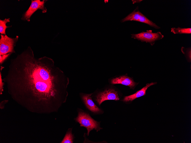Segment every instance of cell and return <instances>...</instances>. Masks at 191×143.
I'll return each mask as SVG.
<instances>
[{
	"mask_svg": "<svg viewBox=\"0 0 191 143\" xmlns=\"http://www.w3.org/2000/svg\"><path fill=\"white\" fill-rule=\"evenodd\" d=\"M11 54L9 53L6 54L0 55V64H2L4 61Z\"/></svg>",
	"mask_w": 191,
	"mask_h": 143,
	"instance_id": "16",
	"label": "cell"
},
{
	"mask_svg": "<svg viewBox=\"0 0 191 143\" xmlns=\"http://www.w3.org/2000/svg\"><path fill=\"white\" fill-rule=\"evenodd\" d=\"M31 4L27 10L23 14L21 18L22 20L28 22L30 21V18L33 14L38 9H41L43 13H46L47 9L45 7L46 1L44 0H32Z\"/></svg>",
	"mask_w": 191,
	"mask_h": 143,
	"instance_id": "6",
	"label": "cell"
},
{
	"mask_svg": "<svg viewBox=\"0 0 191 143\" xmlns=\"http://www.w3.org/2000/svg\"><path fill=\"white\" fill-rule=\"evenodd\" d=\"M92 94H84L82 98L87 108L92 112L95 113H99L102 112L101 110L99 108L93 101L91 97Z\"/></svg>",
	"mask_w": 191,
	"mask_h": 143,
	"instance_id": "8",
	"label": "cell"
},
{
	"mask_svg": "<svg viewBox=\"0 0 191 143\" xmlns=\"http://www.w3.org/2000/svg\"><path fill=\"white\" fill-rule=\"evenodd\" d=\"M111 83L121 84L128 86L132 89H134L136 84L132 78L126 76H121L112 79L111 80Z\"/></svg>",
	"mask_w": 191,
	"mask_h": 143,
	"instance_id": "9",
	"label": "cell"
},
{
	"mask_svg": "<svg viewBox=\"0 0 191 143\" xmlns=\"http://www.w3.org/2000/svg\"><path fill=\"white\" fill-rule=\"evenodd\" d=\"M132 1L133 2V3H136V2H139L141 1H141V0H137V1H136V0H134V1L132 0Z\"/></svg>",
	"mask_w": 191,
	"mask_h": 143,
	"instance_id": "17",
	"label": "cell"
},
{
	"mask_svg": "<svg viewBox=\"0 0 191 143\" xmlns=\"http://www.w3.org/2000/svg\"><path fill=\"white\" fill-rule=\"evenodd\" d=\"M18 36L12 38L6 35H1L0 39V55L15 53L14 47L18 40Z\"/></svg>",
	"mask_w": 191,
	"mask_h": 143,
	"instance_id": "3",
	"label": "cell"
},
{
	"mask_svg": "<svg viewBox=\"0 0 191 143\" xmlns=\"http://www.w3.org/2000/svg\"><path fill=\"white\" fill-rule=\"evenodd\" d=\"M3 80L12 99L33 113L59 107L68 94L65 74L52 59L35 57L29 46L11 60Z\"/></svg>",
	"mask_w": 191,
	"mask_h": 143,
	"instance_id": "1",
	"label": "cell"
},
{
	"mask_svg": "<svg viewBox=\"0 0 191 143\" xmlns=\"http://www.w3.org/2000/svg\"><path fill=\"white\" fill-rule=\"evenodd\" d=\"M171 31L173 33L176 34H189L191 33V28H181L180 27L178 28H172L171 29Z\"/></svg>",
	"mask_w": 191,
	"mask_h": 143,
	"instance_id": "11",
	"label": "cell"
},
{
	"mask_svg": "<svg viewBox=\"0 0 191 143\" xmlns=\"http://www.w3.org/2000/svg\"><path fill=\"white\" fill-rule=\"evenodd\" d=\"M129 21H135L143 23L156 29L160 28V27L158 26L138 10L137 9V8L132 13L122 19L121 21L123 22Z\"/></svg>",
	"mask_w": 191,
	"mask_h": 143,
	"instance_id": "5",
	"label": "cell"
},
{
	"mask_svg": "<svg viewBox=\"0 0 191 143\" xmlns=\"http://www.w3.org/2000/svg\"><path fill=\"white\" fill-rule=\"evenodd\" d=\"M119 99L118 92L113 88L107 89L100 92L96 97V100L99 105L106 100H117Z\"/></svg>",
	"mask_w": 191,
	"mask_h": 143,
	"instance_id": "7",
	"label": "cell"
},
{
	"mask_svg": "<svg viewBox=\"0 0 191 143\" xmlns=\"http://www.w3.org/2000/svg\"><path fill=\"white\" fill-rule=\"evenodd\" d=\"M132 37L143 41L149 42L153 45L155 41L162 39L164 35L160 32L153 33L152 30H147L137 34L131 35Z\"/></svg>",
	"mask_w": 191,
	"mask_h": 143,
	"instance_id": "4",
	"label": "cell"
},
{
	"mask_svg": "<svg viewBox=\"0 0 191 143\" xmlns=\"http://www.w3.org/2000/svg\"><path fill=\"white\" fill-rule=\"evenodd\" d=\"M1 70L0 73V94H2L3 91V86L4 83L3 82L1 76Z\"/></svg>",
	"mask_w": 191,
	"mask_h": 143,
	"instance_id": "15",
	"label": "cell"
},
{
	"mask_svg": "<svg viewBox=\"0 0 191 143\" xmlns=\"http://www.w3.org/2000/svg\"><path fill=\"white\" fill-rule=\"evenodd\" d=\"M73 136L71 130L68 132L66 134L61 143H72L73 142Z\"/></svg>",
	"mask_w": 191,
	"mask_h": 143,
	"instance_id": "13",
	"label": "cell"
},
{
	"mask_svg": "<svg viewBox=\"0 0 191 143\" xmlns=\"http://www.w3.org/2000/svg\"><path fill=\"white\" fill-rule=\"evenodd\" d=\"M10 22V19H5L3 20H0V33L1 35H6L5 31L7 28L11 26H7L6 23Z\"/></svg>",
	"mask_w": 191,
	"mask_h": 143,
	"instance_id": "12",
	"label": "cell"
},
{
	"mask_svg": "<svg viewBox=\"0 0 191 143\" xmlns=\"http://www.w3.org/2000/svg\"><path fill=\"white\" fill-rule=\"evenodd\" d=\"M182 52L184 54L189 62L191 61V49H185L183 47L181 48Z\"/></svg>",
	"mask_w": 191,
	"mask_h": 143,
	"instance_id": "14",
	"label": "cell"
},
{
	"mask_svg": "<svg viewBox=\"0 0 191 143\" xmlns=\"http://www.w3.org/2000/svg\"><path fill=\"white\" fill-rule=\"evenodd\" d=\"M155 82H152L147 84L145 87L141 90L138 91L135 93L131 95L126 96L124 97L123 101L125 102L131 101L136 98L145 95L146 94V91L147 88L150 86L155 84Z\"/></svg>",
	"mask_w": 191,
	"mask_h": 143,
	"instance_id": "10",
	"label": "cell"
},
{
	"mask_svg": "<svg viewBox=\"0 0 191 143\" xmlns=\"http://www.w3.org/2000/svg\"><path fill=\"white\" fill-rule=\"evenodd\" d=\"M76 120L80 124V126H83L87 130V135L91 130L94 129L97 132L102 129L100 126V123L92 118L88 113L82 112H79Z\"/></svg>",
	"mask_w": 191,
	"mask_h": 143,
	"instance_id": "2",
	"label": "cell"
}]
</instances>
